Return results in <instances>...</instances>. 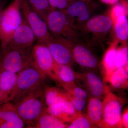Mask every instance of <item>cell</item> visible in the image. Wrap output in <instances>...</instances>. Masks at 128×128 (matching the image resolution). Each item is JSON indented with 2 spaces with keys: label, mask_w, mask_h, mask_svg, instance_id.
<instances>
[{
  "label": "cell",
  "mask_w": 128,
  "mask_h": 128,
  "mask_svg": "<svg viewBox=\"0 0 128 128\" xmlns=\"http://www.w3.org/2000/svg\"><path fill=\"white\" fill-rule=\"evenodd\" d=\"M19 116L28 128H34L36 122L46 110L42 86L34 90L14 104Z\"/></svg>",
  "instance_id": "1"
},
{
  "label": "cell",
  "mask_w": 128,
  "mask_h": 128,
  "mask_svg": "<svg viewBox=\"0 0 128 128\" xmlns=\"http://www.w3.org/2000/svg\"><path fill=\"white\" fill-rule=\"evenodd\" d=\"M45 77L33 63L18 74L16 87L7 102L14 104L29 92L41 87Z\"/></svg>",
  "instance_id": "2"
},
{
  "label": "cell",
  "mask_w": 128,
  "mask_h": 128,
  "mask_svg": "<svg viewBox=\"0 0 128 128\" xmlns=\"http://www.w3.org/2000/svg\"><path fill=\"white\" fill-rule=\"evenodd\" d=\"M22 0H13L2 11L0 22V49L4 50L14 32L23 20L21 10Z\"/></svg>",
  "instance_id": "3"
},
{
  "label": "cell",
  "mask_w": 128,
  "mask_h": 128,
  "mask_svg": "<svg viewBox=\"0 0 128 128\" xmlns=\"http://www.w3.org/2000/svg\"><path fill=\"white\" fill-rule=\"evenodd\" d=\"M103 102L102 120L98 125L101 128H122V102L120 98L109 92L105 94Z\"/></svg>",
  "instance_id": "4"
},
{
  "label": "cell",
  "mask_w": 128,
  "mask_h": 128,
  "mask_svg": "<svg viewBox=\"0 0 128 128\" xmlns=\"http://www.w3.org/2000/svg\"><path fill=\"white\" fill-rule=\"evenodd\" d=\"M14 48L2 51V70L18 74L33 63L32 48Z\"/></svg>",
  "instance_id": "5"
},
{
  "label": "cell",
  "mask_w": 128,
  "mask_h": 128,
  "mask_svg": "<svg viewBox=\"0 0 128 128\" xmlns=\"http://www.w3.org/2000/svg\"><path fill=\"white\" fill-rule=\"evenodd\" d=\"M34 64L42 74L57 81V64L47 45L38 42L32 48Z\"/></svg>",
  "instance_id": "6"
},
{
  "label": "cell",
  "mask_w": 128,
  "mask_h": 128,
  "mask_svg": "<svg viewBox=\"0 0 128 128\" xmlns=\"http://www.w3.org/2000/svg\"><path fill=\"white\" fill-rule=\"evenodd\" d=\"M22 14L34 33L38 42L45 44L53 38L46 22L32 9L27 0H22L21 6Z\"/></svg>",
  "instance_id": "7"
},
{
  "label": "cell",
  "mask_w": 128,
  "mask_h": 128,
  "mask_svg": "<svg viewBox=\"0 0 128 128\" xmlns=\"http://www.w3.org/2000/svg\"><path fill=\"white\" fill-rule=\"evenodd\" d=\"M46 22L51 34L71 41L73 30L70 21L63 11L51 9L47 15Z\"/></svg>",
  "instance_id": "8"
},
{
  "label": "cell",
  "mask_w": 128,
  "mask_h": 128,
  "mask_svg": "<svg viewBox=\"0 0 128 128\" xmlns=\"http://www.w3.org/2000/svg\"><path fill=\"white\" fill-rule=\"evenodd\" d=\"M45 44L57 64L70 66L74 62L70 41L64 38L53 36L52 39Z\"/></svg>",
  "instance_id": "9"
},
{
  "label": "cell",
  "mask_w": 128,
  "mask_h": 128,
  "mask_svg": "<svg viewBox=\"0 0 128 128\" xmlns=\"http://www.w3.org/2000/svg\"><path fill=\"white\" fill-rule=\"evenodd\" d=\"M36 39L32 28L23 18L22 24L16 30L5 49L32 48Z\"/></svg>",
  "instance_id": "10"
},
{
  "label": "cell",
  "mask_w": 128,
  "mask_h": 128,
  "mask_svg": "<svg viewBox=\"0 0 128 128\" xmlns=\"http://www.w3.org/2000/svg\"><path fill=\"white\" fill-rule=\"evenodd\" d=\"M25 125L13 103L8 102L0 105V128H22Z\"/></svg>",
  "instance_id": "11"
},
{
  "label": "cell",
  "mask_w": 128,
  "mask_h": 128,
  "mask_svg": "<svg viewBox=\"0 0 128 128\" xmlns=\"http://www.w3.org/2000/svg\"><path fill=\"white\" fill-rule=\"evenodd\" d=\"M46 112L64 122H71L82 113L76 110L69 100L63 101L46 108Z\"/></svg>",
  "instance_id": "12"
},
{
  "label": "cell",
  "mask_w": 128,
  "mask_h": 128,
  "mask_svg": "<svg viewBox=\"0 0 128 128\" xmlns=\"http://www.w3.org/2000/svg\"><path fill=\"white\" fill-rule=\"evenodd\" d=\"M72 53L74 61L82 67L93 69L98 66L97 59L86 46L82 44H76L72 47Z\"/></svg>",
  "instance_id": "13"
},
{
  "label": "cell",
  "mask_w": 128,
  "mask_h": 128,
  "mask_svg": "<svg viewBox=\"0 0 128 128\" xmlns=\"http://www.w3.org/2000/svg\"><path fill=\"white\" fill-rule=\"evenodd\" d=\"M18 74L3 70L0 74V105L7 102L16 83Z\"/></svg>",
  "instance_id": "14"
},
{
  "label": "cell",
  "mask_w": 128,
  "mask_h": 128,
  "mask_svg": "<svg viewBox=\"0 0 128 128\" xmlns=\"http://www.w3.org/2000/svg\"><path fill=\"white\" fill-rule=\"evenodd\" d=\"M113 22L112 18L109 16H96L88 20L86 28L89 31L94 33H106L112 28Z\"/></svg>",
  "instance_id": "15"
},
{
  "label": "cell",
  "mask_w": 128,
  "mask_h": 128,
  "mask_svg": "<svg viewBox=\"0 0 128 128\" xmlns=\"http://www.w3.org/2000/svg\"><path fill=\"white\" fill-rule=\"evenodd\" d=\"M85 79L88 88L94 97L100 98L110 92L109 88L95 73L89 72L86 73Z\"/></svg>",
  "instance_id": "16"
},
{
  "label": "cell",
  "mask_w": 128,
  "mask_h": 128,
  "mask_svg": "<svg viewBox=\"0 0 128 128\" xmlns=\"http://www.w3.org/2000/svg\"><path fill=\"white\" fill-rule=\"evenodd\" d=\"M63 11L68 18H76L81 22L89 20L90 12L87 5L84 1L78 0L68 5Z\"/></svg>",
  "instance_id": "17"
},
{
  "label": "cell",
  "mask_w": 128,
  "mask_h": 128,
  "mask_svg": "<svg viewBox=\"0 0 128 128\" xmlns=\"http://www.w3.org/2000/svg\"><path fill=\"white\" fill-rule=\"evenodd\" d=\"M103 102L99 98H92L89 99L86 114L92 123L98 126L102 115Z\"/></svg>",
  "instance_id": "18"
},
{
  "label": "cell",
  "mask_w": 128,
  "mask_h": 128,
  "mask_svg": "<svg viewBox=\"0 0 128 128\" xmlns=\"http://www.w3.org/2000/svg\"><path fill=\"white\" fill-rule=\"evenodd\" d=\"M117 50L115 46L109 48L105 54L103 60L104 80L109 82L110 77L116 70L115 61Z\"/></svg>",
  "instance_id": "19"
},
{
  "label": "cell",
  "mask_w": 128,
  "mask_h": 128,
  "mask_svg": "<svg viewBox=\"0 0 128 128\" xmlns=\"http://www.w3.org/2000/svg\"><path fill=\"white\" fill-rule=\"evenodd\" d=\"M67 126L64 122L45 111L37 120L34 128H65Z\"/></svg>",
  "instance_id": "20"
},
{
  "label": "cell",
  "mask_w": 128,
  "mask_h": 128,
  "mask_svg": "<svg viewBox=\"0 0 128 128\" xmlns=\"http://www.w3.org/2000/svg\"><path fill=\"white\" fill-rule=\"evenodd\" d=\"M44 92L45 103L48 107L69 100V94L67 92H64L56 88H48Z\"/></svg>",
  "instance_id": "21"
},
{
  "label": "cell",
  "mask_w": 128,
  "mask_h": 128,
  "mask_svg": "<svg viewBox=\"0 0 128 128\" xmlns=\"http://www.w3.org/2000/svg\"><path fill=\"white\" fill-rule=\"evenodd\" d=\"M128 64L117 68L109 80L112 86L115 88H124L128 86Z\"/></svg>",
  "instance_id": "22"
},
{
  "label": "cell",
  "mask_w": 128,
  "mask_h": 128,
  "mask_svg": "<svg viewBox=\"0 0 128 128\" xmlns=\"http://www.w3.org/2000/svg\"><path fill=\"white\" fill-rule=\"evenodd\" d=\"M57 77V81L64 86L74 83L76 76L70 66L59 64Z\"/></svg>",
  "instance_id": "23"
},
{
  "label": "cell",
  "mask_w": 128,
  "mask_h": 128,
  "mask_svg": "<svg viewBox=\"0 0 128 128\" xmlns=\"http://www.w3.org/2000/svg\"><path fill=\"white\" fill-rule=\"evenodd\" d=\"M114 31L116 36L119 40H127L128 38V21L126 16L118 18L115 22Z\"/></svg>",
  "instance_id": "24"
},
{
  "label": "cell",
  "mask_w": 128,
  "mask_h": 128,
  "mask_svg": "<svg viewBox=\"0 0 128 128\" xmlns=\"http://www.w3.org/2000/svg\"><path fill=\"white\" fill-rule=\"evenodd\" d=\"M30 6L44 21L46 22V17L50 8L48 0H27Z\"/></svg>",
  "instance_id": "25"
},
{
  "label": "cell",
  "mask_w": 128,
  "mask_h": 128,
  "mask_svg": "<svg viewBox=\"0 0 128 128\" xmlns=\"http://www.w3.org/2000/svg\"><path fill=\"white\" fill-rule=\"evenodd\" d=\"M95 124L90 120L87 115L80 114L71 122L67 128H90L95 127Z\"/></svg>",
  "instance_id": "26"
},
{
  "label": "cell",
  "mask_w": 128,
  "mask_h": 128,
  "mask_svg": "<svg viewBox=\"0 0 128 128\" xmlns=\"http://www.w3.org/2000/svg\"><path fill=\"white\" fill-rule=\"evenodd\" d=\"M128 48L126 47H122L118 50L115 58L116 68L124 66L128 64Z\"/></svg>",
  "instance_id": "27"
},
{
  "label": "cell",
  "mask_w": 128,
  "mask_h": 128,
  "mask_svg": "<svg viewBox=\"0 0 128 128\" xmlns=\"http://www.w3.org/2000/svg\"><path fill=\"white\" fill-rule=\"evenodd\" d=\"M67 91V92L71 96L86 99L87 97L86 92L84 89L75 86L74 83L70 84L63 86Z\"/></svg>",
  "instance_id": "28"
},
{
  "label": "cell",
  "mask_w": 128,
  "mask_h": 128,
  "mask_svg": "<svg viewBox=\"0 0 128 128\" xmlns=\"http://www.w3.org/2000/svg\"><path fill=\"white\" fill-rule=\"evenodd\" d=\"M68 94L69 100L71 102L76 110L77 112L81 113L82 111L86 106V99L76 97L70 95L69 93Z\"/></svg>",
  "instance_id": "29"
},
{
  "label": "cell",
  "mask_w": 128,
  "mask_h": 128,
  "mask_svg": "<svg viewBox=\"0 0 128 128\" xmlns=\"http://www.w3.org/2000/svg\"><path fill=\"white\" fill-rule=\"evenodd\" d=\"M127 12L126 7L124 5L121 4H118L113 8L112 10V19L115 22L117 18L121 16H126Z\"/></svg>",
  "instance_id": "30"
},
{
  "label": "cell",
  "mask_w": 128,
  "mask_h": 128,
  "mask_svg": "<svg viewBox=\"0 0 128 128\" xmlns=\"http://www.w3.org/2000/svg\"><path fill=\"white\" fill-rule=\"evenodd\" d=\"M51 9H57L64 10L66 9L68 4V0H48Z\"/></svg>",
  "instance_id": "31"
},
{
  "label": "cell",
  "mask_w": 128,
  "mask_h": 128,
  "mask_svg": "<svg viewBox=\"0 0 128 128\" xmlns=\"http://www.w3.org/2000/svg\"><path fill=\"white\" fill-rule=\"evenodd\" d=\"M123 126L124 128H128V110L126 109L122 117Z\"/></svg>",
  "instance_id": "32"
},
{
  "label": "cell",
  "mask_w": 128,
  "mask_h": 128,
  "mask_svg": "<svg viewBox=\"0 0 128 128\" xmlns=\"http://www.w3.org/2000/svg\"><path fill=\"white\" fill-rule=\"evenodd\" d=\"M104 3L109 4H113L118 2L119 0H101Z\"/></svg>",
  "instance_id": "33"
},
{
  "label": "cell",
  "mask_w": 128,
  "mask_h": 128,
  "mask_svg": "<svg viewBox=\"0 0 128 128\" xmlns=\"http://www.w3.org/2000/svg\"><path fill=\"white\" fill-rule=\"evenodd\" d=\"M3 54L2 50L0 49V74L2 71V61Z\"/></svg>",
  "instance_id": "34"
},
{
  "label": "cell",
  "mask_w": 128,
  "mask_h": 128,
  "mask_svg": "<svg viewBox=\"0 0 128 128\" xmlns=\"http://www.w3.org/2000/svg\"><path fill=\"white\" fill-rule=\"evenodd\" d=\"M2 11L0 9V22L1 18L2 13Z\"/></svg>",
  "instance_id": "35"
},
{
  "label": "cell",
  "mask_w": 128,
  "mask_h": 128,
  "mask_svg": "<svg viewBox=\"0 0 128 128\" xmlns=\"http://www.w3.org/2000/svg\"></svg>",
  "instance_id": "36"
},
{
  "label": "cell",
  "mask_w": 128,
  "mask_h": 128,
  "mask_svg": "<svg viewBox=\"0 0 128 128\" xmlns=\"http://www.w3.org/2000/svg\"></svg>",
  "instance_id": "37"
}]
</instances>
